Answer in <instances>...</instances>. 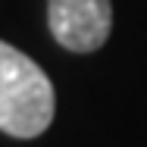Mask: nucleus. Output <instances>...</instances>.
I'll return each mask as SVG.
<instances>
[{
  "mask_svg": "<svg viewBox=\"0 0 147 147\" xmlns=\"http://www.w3.org/2000/svg\"><path fill=\"white\" fill-rule=\"evenodd\" d=\"M57 113V94L47 72L19 47L0 41V131L31 141L44 135Z\"/></svg>",
  "mask_w": 147,
  "mask_h": 147,
  "instance_id": "1",
  "label": "nucleus"
},
{
  "mask_svg": "<svg viewBox=\"0 0 147 147\" xmlns=\"http://www.w3.org/2000/svg\"><path fill=\"white\" fill-rule=\"evenodd\" d=\"M47 25L59 47L72 53H94L113 31L110 0H47Z\"/></svg>",
  "mask_w": 147,
  "mask_h": 147,
  "instance_id": "2",
  "label": "nucleus"
}]
</instances>
